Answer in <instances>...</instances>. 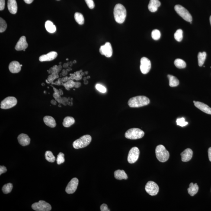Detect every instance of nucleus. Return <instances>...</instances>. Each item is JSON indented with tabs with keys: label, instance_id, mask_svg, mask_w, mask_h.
<instances>
[{
	"label": "nucleus",
	"instance_id": "nucleus-1",
	"mask_svg": "<svg viewBox=\"0 0 211 211\" xmlns=\"http://www.w3.org/2000/svg\"><path fill=\"white\" fill-rule=\"evenodd\" d=\"M150 100L145 96H137L129 99L128 104L131 108H139L148 105Z\"/></svg>",
	"mask_w": 211,
	"mask_h": 211
},
{
	"label": "nucleus",
	"instance_id": "nucleus-2",
	"mask_svg": "<svg viewBox=\"0 0 211 211\" xmlns=\"http://www.w3.org/2000/svg\"><path fill=\"white\" fill-rule=\"evenodd\" d=\"M113 14L116 22L119 24H122L125 21L126 17V8L121 4H116L114 8Z\"/></svg>",
	"mask_w": 211,
	"mask_h": 211
},
{
	"label": "nucleus",
	"instance_id": "nucleus-3",
	"mask_svg": "<svg viewBox=\"0 0 211 211\" xmlns=\"http://www.w3.org/2000/svg\"><path fill=\"white\" fill-rule=\"evenodd\" d=\"M155 152L157 159L160 162H166L169 158V153L163 145H158L156 148Z\"/></svg>",
	"mask_w": 211,
	"mask_h": 211
},
{
	"label": "nucleus",
	"instance_id": "nucleus-4",
	"mask_svg": "<svg viewBox=\"0 0 211 211\" xmlns=\"http://www.w3.org/2000/svg\"><path fill=\"white\" fill-rule=\"evenodd\" d=\"M91 135H84L79 139L74 141L73 143V146L75 149H81L88 146L91 143Z\"/></svg>",
	"mask_w": 211,
	"mask_h": 211
},
{
	"label": "nucleus",
	"instance_id": "nucleus-5",
	"mask_svg": "<svg viewBox=\"0 0 211 211\" xmlns=\"http://www.w3.org/2000/svg\"><path fill=\"white\" fill-rule=\"evenodd\" d=\"M144 135V131L139 128H133L126 131L125 136L126 139L136 140L141 139Z\"/></svg>",
	"mask_w": 211,
	"mask_h": 211
},
{
	"label": "nucleus",
	"instance_id": "nucleus-6",
	"mask_svg": "<svg viewBox=\"0 0 211 211\" xmlns=\"http://www.w3.org/2000/svg\"><path fill=\"white\" fill-rule=\"evenodd\" d=\"M174 9L177 14L183 19L189 22H191L192 21L193 18L191 14L184 7L181 5H177L174 7Z\"/></svg>",
	"mask_w": 211,
	"mask_h": 211
},
{
	"label": "nucleus",
	"instance_id": "nucleus-7",
	"mask_svg": "<svg viewBox=\"0 0 211 211\" xmlns=\"http://www.w3.org/2000/svg\"><path fill=\"white\" fill-rule=\"evenodd\" d=\"M17 103V99L14 97H8L1 101V108L2 109H8L14 107Z\"/></svg>",
	"mask_w": 211,
	"mask_h": 211
},
{
	"label": "nucleus",
	"instance_id": "nucleus-8",
	"mask_svg": "<svg viewBox=\"0 0 211 211\" xmlns=\"http://www.w3.org/2000/svg\"><path fill=\"white\" fill-rule=\"evenodd\" d=\"M32 208L36 211H50L52 209L51 206L49 203L42 200L33 203Z\"/></svg>",
	"mask_w": 211,
	"mask_h": 211
},
{
	"label": "nucleus",
	"instance_id": "nucleus-9",
	"mask_svg": "<svg viewBox=\"0 0 211 211\" xmlns=\"http://www.w3.org/2000/svg\"><path fill=\"white\" fill-rule=\"evenodd\" d=\"M145 191L151 196H155L158 194L159 187L155 182L149 181L147 183L145 187Z\"/></svg>",
	"mask_w": 211,
	"mask_h": 211
},
{
	"label": "nucleus",
	"instance_id": "nucleus-10",
	"mask_svg": "<svg viewBox=\"0 0 211 211\" xmlns=\"http://www.w3.org/2000/svg\"><path fill=\"white\" fill-rule=\"evenodd\" d=\"M140 151L139 148L134 147L130 149L128 157V161L129 164H133L139 159Z\"/></svg>",
	"mask_w": 211,
	"mask_h": 211
},
{
	"label": "nucleus",
	"instance_id": "nucleus-11",
	"mask_svg": "<svg viewBox=\"0 0 211 211\" xmlns=\"http://www.w3.org/2000/svg\"><path fill=\"white\" fill-rule=\"evenodd\" d=\"M151 68V63L149 59L142 57L140 60V69L141 72L144 75L148 74Z\"/></svg>",
	"mask_w": 211,
	"mask_h": 211
},
{
	"label": "nucleus",
	"instance_id": "nucleus-12",
	"mask_svg": "<svg viewBox=\"0 0 211 211\" xmlns=\"http://www.w3.org/2000/svg\"><path fill=\"white\" fill-rule=\"evenodd\" d=\"M79 180L76 177L72 178L67 186L65 191L68 194H72L75 193L78 185Z\"/></svg>",
	"mask_w": 211,
	"mask_h": 211
},
{
	"label": "nucleus",
	"instance_id": "nucleus-13",
	"mask_svg": "<svg viewBox=\"0 0 211 211\" xmlns=\"http://www.w3.org/2000/svg\"><path fill=\"white\" fill-rule=\"evenodd\" d=\"M99 52L102 55H104L107 58L111 57L113 53L112 48L111 44L109 42H107L102 46L99 49Z\"/></svg>",
	"mask_w": 211,
	"mask_h": 211
},
{
	"label": "nucleus",
	"instance_id": "nucleus-14",
	"mask_svg": "<svg viewBox=\"0 0 211 211\" xmlns=\"http://www.w3.org/2000/svg\"><path fill=\"white\" fill-rule=\"evenodd\" d=\"M28 44L26 41V37L25 36H22L20 37L18 41L17 42L15 47V49L17 51H24L28 47Z\"/></svg>",
	"mask_w": 211,
	"mask_h": 211
},
{
	"label": "nucleus",
	"instance_id": "nucleus-15",
	"mask_svg": "<svg viewBox=\"0 0 211 211\" xmlns=\"http://www.w3.org/2000/svg\"><path fill=\"white\" fill-rule=\"evenodd\" d=\"M58 54L55 51H51L46 55H42L39 57L41 62H48L54 60L57 57Z\"/></svg>",
	"mask_w": 211,
	"mask_h": 211
},
{
	"label": "nucleus",
	"instance_id": "nucleus-16",
	"mask_svg": "<svg viewBox=\"0 0 211 211\" xmlns=\"http://www.w3.org/2000/svg\"><path fill=\"white\" fill-rule=\"evenodd\" d=\"M195 107L207 114L211 115V108L207 105L198 101H193Z\"/></svg>",
	"mask_w": 211,
	"mask_h": 211
},
{
	"label": "nucleus",
	"instance_id": "nucleus-17",
	"mask_svg": "<svg viewBox=\"0 0 211 211\" xmlns=\"http://www.w3.org/2000/svg\"><path fill=\"white\" fill-rule=\"evenodd\" d=\"M19 143L23 146H26L30 144V139L28 135L22 133L18 135L17 138Z\"/></svg>",
	"mask_w": 211,
	"mask_h": 211
},
{
	"label": "nucleus",
	"instance_id": "nucleus-18",
	"mask_svg": "<svg viewBox=\"0 0 211 211\" xmlns=\"http://www.w3.org/2000/svg\"><path fill=\"white\" fill-rule=\"evenodd\" d=\"M182 161L183 162H187L192 159L193 156V151L189 148L185 150L181 153Z\"/></svg>",
	"mask_w": 211,
	"mask_h": 211
},
{
	"label": "nucleus",
	"instance_id": "nucleus-19",
	"mask_svg": "<svg viewBox=\"0 0 211 211\" xmlns=\"http://www.w3.org/2000/svg\"><path fill=\"white\" fill-rule=\"evenodd\" d=\"M9 69L10 72L12 73H17L20 72L21 70V67L19 63L17 61H14L10 63Z\"/></svg>",
	"mask_w": 211,
	"mask_h": 211
},
{
	"label": "nucleus",
	"instance_id": "nucleus-20",
	"mask_svg": "<svg viewBox=\"0 0 211 211\" xmlns=\"http://www.w3.org/2000/svg\"><path fill=\"white\" fill-rule=\"evenodd\" d=\"M160 5L161 3L159 0H150L148 5V9L151 12H155Z\"/></svg>",
	"mask_w": 211,
	"mask_h": 211
},
{
	"label": "nucleus",
	"instance_id": "nucleus-21",
	"mask_svg": "<svg viewBox=\"0 0 211 211\" xmlns=\"http://www.w3.org/2000/svg\"><path fill=\"white\" fill-rule=\"evenodd\" d=\"M8 7L10 13L13 14H16L18 8L16 0H8Z\"/></svg>",
	"mask_w": 211,
	"mask_h": 211
},
{
	"label": "nucleus",
	"instance_id": "nucleus-22",
	"mask_svg": "<svg viewBox=\"0 0 211 211\" xmlns=\"http://www.w3.org/2000/svg\"><path fill=\"white\" fill-rule=\"evenodd\" d=\"M43 121H44L45 124L49 127L54 128L56 126V121L51 116H45L43 118Z\"/></svg>",
	"mask_w": 211,
	"mask_h": 211
},
{
	"label": "nucleus",
	"instance_id": "nucleus-23",
	"mask_svg": "<svg viewBox=\"0 0 211 211\" xmlns=\"http://www.w3.org/2000/svg\"><path fill=\"white\" fill-rule=\"evenodd\" d=\"M199 190V187L197 183L193 184V183H190L189 187L188 189V192L190 196H193L197 193Z\"/></svg>",
	"mask_w": 211,
	"mask_h": 211
},
{
	"label": "nucleus",
	"instance_id": "nucleus-24",
	"mask_svg": "<svg viewBox=\"0 0 211 211\" xmlns=\"http://www.w3.org/2000/svg\"><path fill=\"white\" fill-rule=\"evenodd\" d=\"M114 177L118 180H122L123 179L127 180L128 177L127 174L124 170H118L115 171Z\"/></svg>",
	"mask_w": 211,
	"mask_h": 211
},
{
	"label": "nucleus",
	"instance_id": "nucleus-25",
	"mask_svg": "<svg viewBox=\"0 0 211 211\" xmlns=\"http://www.w3.org/2000/svg\"><path fill=\"white\" fill-rule=\"evenodd\" d=\"M45 27L49 33H52L56 31V26L51 21L49 20H47L45 23Z\"/></svg>",
	"mask_w": 211,
	"mask_h": 211
},
{
	"label": "nucleus",
	"instance_id": "nucleus-26",
	"mask_svg": "<svg viewBox=\"0 0 211 211\" xmlns=\"http://www.w3.org/2000/svg\"><path fill=\"white\" fill-rule=\"evenodd\" d=\"M75 123V120L74 118L68 116L64 119L63 125L65 128H68L74 124Z\"/></svg>",
	"mask_w": 211,
	"mask_h": 211
},
{
	"label": "nucleus",
	"instance_id": "nucleus-27",
	"mask_svg": "<svg viewBox=\"0 0 211 211\" xmlns=\"http://www.w3.org/2000/svg\"><path fill=\"white\" fill-rule=\"evenodd\" d=\"M167 77L169 80V86L171 87H176L179 84V81L176 77L171 75H168Z\"/></svg>",
	"mask_w": 211,
	"mask_h": 211
},
{
	"label": "nucleus",
	"instance_id": "nucleus-28",
	"mask_svg": "<svg viewBox=\"0 0 211 211\" xmlns=\"http://www.w3.org/2000/svg\"><path fill=\"white\" fill-rule=\"evenodd\" d=\"M206 53L205 52H199L198 55V61L199 66H203L206 59Z\"/></svg>",
	"mask_w": 211,
	"mask_h": 211
},
{
	"label": "nucleus",
	"instance_id": "nucleus-29",
	"mask_svg": "<svg viewBox=\"0 0 211 211\" xmlns=\"http://www.w3.org/2000/svg\"><path fill=\"white\" fill-rule=\"evenodd\" d=\"M75 21L80 25H83L84 23V18L83 16L81 13H75Z\"/></svg>",
	"mask_w": 211,
	"mask_h": 211
},
{
	"label": "nucleus",
	"instance_id": "nucleus-30",
	"mask_svg": "<svg viewBox=\"0 0 211 211\" xmlns=\"http://www.w3.org/2000/svg\"><path fill=\"white\" fill-rule=\"evenodd\" d=\"M45 158L49 162L51 163L54 162L56 158L51 151H47L45 153Z\"/></svg>",
	"mask_w": 211,
	"mask_h": 211
},
{
	"label": "nucleus",
	"instance_id": "nucleus-31",
	"mask_svg": "<svg viewBox=\"0 0 211 211\" xmlns=\"http://www.w3.org/2000/svg\"><path fill=\"white\" fill-rule=\"evenodd\" d=\"M174 65L177 67L179 68H185L186 63L185 62L181 59H176L174 62Z\"/></svg>",
	"mask_w": 211,
	"mask_h": 211
},
{
	"label": "nucleus",
	"instance_id": "nucleus-32",
	"mask_svg": "<svg viewBox=\"0 0 211 211\" xmlns=\"http://www.w3.org/2000/svg\"><path fill=\"white\" fill-rule=\"evenodd\" d=\"M13 188V185L11 183H8V184H5L3 186L2 188L3 193L5 194L11 193L12 191Z\"/></svg>",
	"mask_w": 211,
	"mask_h": 211
},
{
	"label": "nucleus",
	"instance_id": "nucleus-33",
	"mask_svg": "<svg viewBox=\"0 0 211 211\" xmlns=\"http://www.w3.org/2000/svg\"><path fill=\"white\" fill-rule=\"evenodd\" d=\"M183 30L181 29H179V30H177L174 34V38L176 40L177 42H181L183 39Z\"/></svg>",
	"mask_w": 211,
	"mask_h": 211
},
{
	"label": "nucleus",
	"instance_id": "nucleus-34",
	"mask_svg": "<svg viewBox=\"0 0 211 211\" xmlns=\"http://www.w3.org/2000/svg\"><path fill=\"white\" fill-rule=\"evenodd\" d=\"M151 36H152V39H154V40H159L161 36L160 32L158 30H153L152 33H151Z\"/></svg>",
	"mask_w": 211,
	"mask_h": 211
},
{
	"label": "nucleus",
	"instance_id": "nucleus-35",
	"mask_svg": "<svg viewBox=\"0 0 211 211\" xmlns=\"http://www.w3.org/2000/svg\"><path fill=\"white\" fill-rule=\"evenodd\" d=\"M7 27L6 22L3 19L0 18V32L1 33L5 31Z\"/></svg>",
	"mask_w": 211,
	"mask_h": 211
},
{
	"label": "nucleus",
	"instance_id": "nucleus-36",
	"mask_svg": "<svg viewBox=\"0 0 211 211\" xmlns=\"http://www.w3.org/2000/svg\"><path fill=\"white\" fill-rule=\"evenodd\" d=\"M64 156V154L62 152H59L56 161L58 165H60L61 164L65 162Z\"/></svg>",
	"mask_w": 211,
	"mask_h": 211
},
{
	"label": "nucleus",
	"instance_id": "nucleus-37",
	"mask_svg": "<svg viewBox=\"0 0 211 211\" xmlns=\"http://www.w3.org/2000/svg\"><path fill=\"white\" fill-rule=\"evenodd\" d=\"M177 125L181 127L185 126L188 124V122L185 121V119L184 118L177 119Z\"/></svg>",
	"mask_w": 211,
	"mask_h": 211
},
{
	"label": "nucleus",
	"instance_id": "nucleus-38",
	"mask_svg": "<svg viewBox=\"0 0 211 211\" xmlns=\"http://www.w3.org/2000/svg\"><path fill=\"white\" fill-rule=\"evenodd\" d=\"M95 88L97 89V91H99L101 93H104L107 91V88L101 85V84H97L95 86Z\"/></svg>",
	"mask_w": 211,
	"mask_h": 211
},
{
	"label": "nucleus",
	"instance_id": "nucleus-39",
	"mask_svg": "<svg viewBox=\"0 0 211 211\" xmlns=\"http://www.w3.org/2000/svg\"><path fill=\"white\" fill-rule=\"evenodd\" d=\"M85 1L88 8L92 9L95 7V4L93 0H85Z\"/></svg>",
	"mask_w": 211,
	"mask_h": 211
},
{
	"label": "nucleus",
	"instance_id": "nucleus-40",
	"mask_svg": "<svg viewBox=\"0 0 211 211\" xmlns=\"http://www.w3.org/2000/svg\"><path fill=\"white\" fill-rule=\"evenodd\" d=\"M100 209L101 211H110V209H108V207L107 205L106 204H103L100 207Z\"/></svg>",
	"mask_w": 211,
	"mask_h": 211
},
{
	"label": "nucleus",
	"instance_id": "nucleus-41",
	"mask_svg": "<svg viewBox=\"0 0 211 211\" xmlns=\"http://www.w3.org/2000/svg\"><path fill=\"white\" fill-rule=\"evenodd\" d=\"M5 0H0V10L2 11L5 8Z\"/></svg>",
	"mask_w": 211,
	"mask_h": 211
},
{
	"label": "nucleus",
	"instance_id": "nucleus-42",
	"mask_svg": "<svg viewBox=\"0 0 211 211\" xmlns=\"http://www.w3.org/2000/svg\"><path fill=\"white\" fill-rule=\"evenodd\" d=\"M7 171V168L3 166H0V175H1L3 173H5Z\"/></svg>",
	"mask_w": 211,
	"mask_h": 211
},
{
	"label": "nucleus",
	"instance_id": "nucleus-43",
	"mask_svg": "<svg viewBox=\"0 0 211 211\" xmlns=\"http://www.w3.org/2000/svg\"><path fill=\"white\" fill-rule=\"evenodd\" d=\"M60 96L61 95H59V94L55 92L54 94H53V96L54 97L56 101H57L58 99L61 97Z\"/></svg>",
	"mask_w": 211,
	"mask_h": 211
},
{
	"label": "nucleus",
	"instance_id": "nucleus-44",
	"mask_svg": "<svg viewBox=\"0 0 211 211\" xmlns=\"http://www.w3.org/2000/svg\"><path fill=\"white\" fill-rule=\"evenodd\" d=\"M208 155H209V160L211 162V147L209 148L208 150Z\"/></svg>",
	"mask_w": 211,
	"mask_h": 211
},
{
	"label": "nucleus",
	"instance_id": "nucleus-45",
	"mask_svg": "<svg viewBox=\"0 0 211 211\" xmlns=\"http://www.w3.org/2000/svg\"><path fill=\"white\" fill-rule=\"evenodd\" d=\"M24 2L26 3L30 4L31 3L34 1V0H24Z\"/></svg>",
	"mask_w": 211,
	"mask_h": 211
},
{
	"label": "nucleus",
	"instance_id": "nucleus-46",
	"mask_svg": "<svg viewBox=\"0 0 211 211\" xmlns=\"http://www.w3.org/2000/svg\"><path fill=\"white\" fill-rule=\"evenodd\" d=\"M51 103L52 104L54 105H56L57 104L56 101H55V100H51Z\"/></svg>",
	"mask_w": 211,
	"mask_h": 211
},
{
	"label": "nucleus",
	"instance_id": "nucleus-47",
	"mask_svg": "<svg viewBox=\"0 0 211 211\" xmlns=\"http://www.w3.org/2000/svg\"><path fill=\"white\" fill-rule=\"evenodd\" d=\"M53 87L54 91H55V93H58V94H59V90H58V89H57L56 88H55L54 87Z\"/></svg>",
	"mask_w": 211,
	"mask_h": 211
},
{
	"label": "nucleus",
	"instance_id": "nucleus-48",
	"mask_svg": "<svg viewBox=\"0 0 211 211\" xmlns=\"http://www.w3.org/2000/svg\"><path fill=\"white\" fill-rule=\"evenodd\" d=\"M57 101L58 102V103H59V104H61V103H62V97H59V98L58 99Z\"/></svg>",
	"mask_w": 211,
	"mask_h": 211
},
{
	"label": "nucleus",
	"instance_id": "nucleus-49",
	"mask_svg": "<svg viewBox=\"0 0 211 211\" xmlns=\"http://www.w3.org/2000/svg\"><path fill=\"white\" fill-rule=\"evenodd\" d=\"M59 95H63V91H62V90L61 89H59Z\"/></svg>",
	"mask_w": 211,
	"mask_h": 211
},
{
	"label": "nucleus",
	"instance_id": "nucleus-50",
	"mask_svg": "<svg viewBox=\"0 0 211 211\" xmlns=\"http://www.w3.org/2000/svg\"><path fill=\"white\" fill-rule=\"evenodd\" d=\"M209 21H210V23L211 26V16L210 17V18H209Z\"/></svg>",
	"mask_w": 211,
	"mask_h": 211
},
{
	"label": "nucleus",
	"instance_id": "nucleus-51",
	"mask_svg": "<svg viewBox=\"0 0 211 211\" xmlns=\"http://www.w3.org/2000/svg\"><path fill=\"white\" fill-rule=\"evenodd\" d=\"M59 107H62V106H61V105H60V104H59Z\"/></svg>",
	"mask_w": 211,
	"mask_h": 211
},
{
	"label": "nucleus",
	"instance_id": "nucleus-52",
	"mask_svg": "<svg viewBox=\"0 0 211 211\" xmlns=\"http://www.w3.org/2000/svg\"><path fill=\"white\" fill-rule=\"evenodd\" d=\"M46 82H47L48 83H49V82H48L47 80H46Z\"/></svg>",
	"mask_w": 211,
	"mask_h": 211
},
{
	"label": "nucleus",
	"instance_id": "nucleus-53",
	"mask_svg": "<svg viewBox=\"0 0 211 211\" xmlns=\"http://www.w3.org/2000/svg\"><path fill=\"white\" fill-rule=\"evenodd\" d=\"M44 85H45L44 84H42V85L44 86Z\"/></svg>",
	"mask_w": 211,
	"mask_h": 211
},
{
	"label": "nucleus",
	"instance_id": "nucleus-54",
	"mask_svg": "<svg viewBox=\"0 0 211 211\" xmlns=\"http://www.w3.org/2000/svg\"><path fill=\"white\" fill-rule=\"evenodd\" d=\"M20 66H21V67H22V65H20Z\"/></svg>",
	"mask_w": 211,
	"mask_h": 211
},
{
	"label": "nucleus",
	"instance_id": "nucleus-55",
	"mask_svg": "<svg viewBox=\"0 0 211 211\" xmlns=\"http://www.w3.org/2000/svg\"><path fill=\"white\" fill-rule=\"evenodd\" d=\"M58 1H59V0H58Z\"/></svg>",
	"mask_w": 211,
	"mask_h": 211
}]
</instances>
